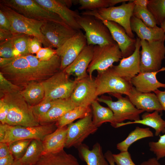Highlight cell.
<instances>
[{"label": "cell", "instance_id": "cell-1", "mask_svg": "<svg viewBox=\"0 0 165 165\" xmlns=\"http://www.w3.org/2000/svg\"><path fill=\"white\" fill-rule=\"evenodd\" d=\"M21 91V90H13L5 94L1 98L4 99L9 107L6 124L25 127L40 125Z\"/></svg>", "mask_w": 165, "mask_h": 165}, {"label": "cell", "instance_id": "cell-2", "mask_svg": "<svg viewBox=\"0 0 165 165\" xmlns=\"http://www.w3.org/2000/svg\"><path fill=\"white\" fill-rule=\"evenodd\" d=\"M0 9L9 20L13 35L24 34L35 37L45 47L52 48L41 31L43 22L32 20L20 14L9 7L0 3Z\"/></svg>", "mask_w": 165, "mask_h": 165}, {"label": "cell", "instance_id": "cell-3", "mask_svg": "<svg viewBox=\"0 0 165 165\" xmlns=\"http://www.w3.org/2000/svg\"><path fill=\"white\" fill-rule=\"evenodd\" d=\"M135 5L132 0L128 3H122L120 5L83 12L82 15L93 16L99 20H104L115 22L125 30L127 35L134 38V35L130 26V19L133 16Z\"/></svg>", "mask_w": 165, "mask_h": 165}, {"label": "cell", "instance_id": "cell-4", "mask_svg": "<svg viewBox=\"0 0 165 165\" xmlns=\"http://www.w3.org/2000/svg\"><path fill=\"white\" fill-rule=\"evenodd\" d=\"M0 3L28 18L43 22L53 21L68 25L57 15L42 7L34 0H1Z\"/></svg>", "mask_w": 165, "mask_h": 165}, {"label": "cell", "instance_id": "cell-5", "mask_svg": "<svg viewBox=\"0 0 165 165\" xmlns=\"http://www.w3.org/2000/svg\"><path fill=\"white\" fill-rule=\"evenodd\" d=\"M77 22L85 32L87 45L103 46L116 43L107 27L95 17L82 15Z\"/></svg>", "mask_w": 165, "mask_h": 165}, {"label": "cell", "instance_id": "cell-6", "mask_svg": "<svg viewBox=\"0 0 165 165\" xmlns=\"http://www.w3.org/2000/svg\"><path fill=\"white\" fill-rule=\"evenodd\" d=\"M122 58V53L116 43L103 46L94 45L92 59L87 70L88 74L92 77L94 71L97 73L104 72Z\"/></svg>", "mask_w": 165, "mask_h": 165}, {"label": "cell", "instance_id": "cell-7", "mask_svg": "<svg viewBox=\"0 0 165 165\" xmlns=\"http://www.w3.org/2000/svg\"><path fill=\"white\" fill-rule=\"evenodd\" d=\"M63 70H59L41 82L45 92L44 98L51 100L70 97L77 81L72 80Z\"/></svg>", "mask_w": 165, "mask_h": 165}, {"label": "cell", "instance_id": "cell-8", "mask_svg": "<svg viewBox=\"0 0 165 165\" xmlns=\"http://www.w3.org/2000/svg\"><path fill=\"white\" fill-rule=\"evenodd\" d=\"M164 41L148 42L141 40L140 72L157 71L165 58Z\"/></svg>", "mask_w": 165, "mask_h": 165}, {"label": "cell", "instance_id": "cell-9", "mask_svg": "<svg viewBox=\"0 0 165 165\" xmlns=\"http://www.w3.org/2000/svg\"><path fill=\"white\" fill-rule=\"evenodd\" d=\"M112 95L117 99L116 101L111 99L98 97L99 102L106 104L112 111L114 118V126L126 120L135 121L140 120V115L144 111L137 108L131 102L127 96L124 97L119 94Z\"/></svg>", "mask_w": 165, "mask_h": 165}, {"label": "cell", "instance_id": "cell-10", "mask_svg": "<svg viewBox=\"0 0 165 165\" xmlns=\"http://www.w3.org/2000/svg\"><path fill=\"white\" fill-rule=\"evenodd\" d=\"M6 135L2 142L8 144L22 140L38 139L42 141L47 135L57 128L55 123L32 127L13 126L6 124Z\"/></svg>", "mask_w": 165, "mask_h": 165}, {"label": "cell", "instance_id": "cell-11", "mask_svg": "<svg viewBox=\"0 0 165 165\" xmlns=\"http://www.w3.org/2000/svg\"><path fill=\"white\" fill-rule=\"evenodd\" d=\"M95 81L98 97L105 93L127 96L133 87L130 82L116 75L111 68L102 72L97 73Z\"/></svg>", "mask_w": 165, "mask_h": 165}, {"label": "cell", "instance_id": "cell-12", "mask_svg": "<svg viewBox=\"0 0 165 165\" xmlns=\"http://www.w3.org/2000/svg\"><path fill=\"white\" fill-rule=\"evenodd\" d=\"M92 117L91 112L84 118L68 125L65 147L77 148L89 135L97 131L98 128L93 124Z\"/></svg>", "mask_w": 165, "mask_h": 165}, {"label": "cell", "instance_id": "cell-13", "mask_svg": "<svg viewBox=\"0 0 165 165\" xmlns=\"http://www.w3.org/2000/svg\"><path fill=\"white\" fill-rule=\"evenodd\" d=\"M41 31L52 47L57 49L79 31L67 25L55 21H47L43 22Z\"/></svg>", "mask_w": 165, "mask_h": 165}, {"label": "cell", "instance_id": "cell-14", "mask_svg": "<svg viewBox=\"0 0 165 165\" xmlns=\"http://www.w3.org/2000/svg\"><path fill=\"white\" fill-rule=\"evenodd\" d=\"M87 45L86 36L80 31L56 49V54L61 60L60 70H63L70 64Z\"/></svg>", "mask_w": 165, "mask_h": 165}, {"label": "cell", "instance_id": "cell-15", "mask_svg": "<svg viewBox=\"0 0 165 165\" xmlns=\"http://www.w3.org/2000/svg\"><path fill=\"white\" fill-rule=\"evenodd\" d=\"M98 97L95 79L88 75L77 81L70 98L75 106L87 107Z\"/></svg>", "mask_w": 165, "mask_h": 165}, {"label": "cell", "instance_id": "cell-16", "mask_svg": "<svg viewBox=\"0 0 165 165\" xmlns=\"http://www.w3.org/2000/svg\"><path fill=\"white\" fill-rule=\"evenodd\" d=\"M136 39L135 49L133 53L127 57L121 59L118 65L110 68L116 75L129 82L140 72L141 39L138 37Z\"/></svg>", "mask_w": 165, "mask_h": 165}, {"label": "cell", "instance_id": "cell-17", "mask_svg": "<svg viewBox=\"0 0 165 165\" xmlns=\"http://www.w3.org/2000/svg\"><path fill=\"white\" fill-rule=\"evenodd\" d=\"M46 10L57 15L69 26L78 31L82 28L77 19L80 16L77 12L72 10L61 0H34Z\"/></svg>", "mask_w": 165, "mask_h": 165}, {"label": "cell", "instance_id": "cell-18", "mask_svg": "<svg viewBox=\"0 0 165 165\" xmlns=\"http://www.w3.org/2000/svg\"><path fill=\"white\" fill-rule=\"evenodd\" d=\"M100 20L108 29L113 38L119 47L123 58L131 55L135 50L136 38L129 36L124 28L119 24L112 21Z\"/></svg>", "mask_w": 165, "mask_h": 165}, {"label": "cell", "instance_id": "cell-19", "mask_svg": "<svg viewBox=\"0 0 165 165\" xmlns=\"http://www.w3.org/2000/svg\"><path fill=\"white\" fill-rule=\"evenodd\" d=\"M94 47V45H87L75 60L64 70L68 75L74 76L75 81L89 75L87 70L92 59Z\"/></svg>", "mask_w": 165, "mask_h": 165}, {"label": "cell", "instance_id": "cell-20", "mask_svg": "<svg viewBox=\"0 0 165 165\" xmlns=\"http://www.w3.org/2000/svg\"><path fill=\"white\" fill-rule=\"evenodd\" d=\"M127 96L133 105L139 109L148 112L157 111L162 113L163 109L154 93H142L137 90L133 86Z\"/></svg>", "mask_w": 165, "mask_h": 165}, {"label": "cell", "instance_id": "cell-21", "mask_svg": "<svg viewBox=\"0 0 165 165\" xmlns=\"http://www.w3.org/2000/svg\"><path fill=\"white\" fill-rule=\"evenodd\" d=\"M164 71L165 67L157 71L140 72L132 79L131 83L137 90L142 93L154 92L159 88H165V83L159 82L156 78L158 73Z\"/></svg>", "mask_w": 165, "mask_h": 165}, {"label": "cell", "instance_id": "cell-22", "mask_svg": "<svg viewBox=\"0 0 165 165\" xmlns=\"http://www.w3.org/2000/svg\"><path fill=\"white\" fill-rule=\"evenodd\" d=\"M130 26L132 31L141 40L150 42L165 40V33L160 27L150 28L134 16L130 19Z\"/></svg>", "mask_w": 165, "mask_h": 165}, {"label": "cell", "instance_id": "cell-23", "mask_svg": "<svg viewBox=\"0 0 165 165\" xmlns=\"http://www.w3.org/2000/svg\"><path fill=\"white\" fill-rule=\"evenodd\" d=\"M75 107L70 97L54 100L49 111L40 117L38 121L41 125L55 123L65 113Z\"/></svg>", "mask_w": 165, "mask_h": 165}, {"label": "cell", "instance_id": "cell-24", "mask_svg": "<svg viewBox=\"0 0 165 165\" xmlns=\"http://www.w3.org/2000/svg\"><path fill=\"white\" fill-rule=\"evenodd\" d=\"M68 126L57 128L47 135L42 141V155L59 152L65 147L67 138Z\"/></svg>", "mask_w": 165, "mask_h": 165}, {"label": "cell", "instance_id": "cell-25", "mask_svg": "<svg viewBox=\"0 0 165 165\" xmlns=\"http://www.w3.org/2000/svg\"><path fill=\"white\" fill-rule=\"evenodd\" d=\"M133 124H140L152 128L155 130L156 136L161 133L165 134V120L162 118L161 114L157 111L145 112L141 116V119L139 120L117 123L116 128Z\"/></svg>", "mask_w": 165, "mask_h": 165}, {"label": "cell", "instance_id": "cell-26", "mask_svg": "<svg viewBox=\"0 0 165 165\" xmlns=\"http://www.w3.org/2000/svg\"><path fill=\"white\" fill-rule=\"evenodd\" d=\"M77 148L79 157L87 165H110L99 143L95 144L91 150L87 145L83 144Z\"/></svg>", "mask_w": 165, "mask_h": 165}, {"label": "cell", "instance_id": "cell-27", "mask_svg": "<svg viewBox=\"0 0 165 165\" xmlns=\"http://www.w3.org/2000/svg\"><path fill=\"white\" fill-rule=\"evenodd\" d=\"M34 165H80L77 159L63 149L56 152L42 155Z\"/></svg>", "mask_w": 165, "mask_h": 165}, {"label": "cell", "instance_id": "cell-28", "mask_svg": "<svg viewBox=\"0 0 165 165\" xmlns=\"http://www.w3.org/2000/svg\"><path fill=\"white\" fill-rule=\"evenodd\" d=\"M21 92L25 100L30 106L39 103L45 96L44 90L41 82H30Z\"/></svg>", "mask_w": 165, "mask_h": 165}, {"label": "cell", "instance_id": "cell-29", "mask_svg": "<svg viewBox=\"0 0 165 165\" xmlns=\"http://www.w3.org/2000/svg\"><path fill=\"white\" fill-rule=\"evenodd\" d=\"M99 102L96 100L91 105L92 110L93 124L98 128L103 123L109 122L114 127V118L112 111L109 108L101 105Z\"/></svg>", "mask_w": 165, "mask_h": 165}, {"label": "cell", "instance_id": "cell-30", "mask_svg": "<svg viewBox=\"0 0 165 165\" xmlns=\"http://www.w3.org/2000/svg\"><path fill=\"white\" fill-rule=\"evenodd\" d=\"M153 134L149 128L136 127L131 131L127 138L116 145L117 148L120 152L128 151L131 145L135 141L143 138L153 137Z\"/></svg>", "mask_w": 165, "mask_h": 165}, {"label": "cell", "instance_id": "cell-31", "mask_svg": "<svg viewBox=\"0 0 165 165\" xmlns=\"http://www.w3.org/2000/svg\"><path fill=\"white\" fill-rule=\"evenodd\" d=\"M43 152L42 141L33 139L31 142L24 155L18 160L25 165H34L42 155Z\"/></svg>", "mask_w": 165, "mask_h": 165}, {"label": "cell", "instance_id": "cell-32", "mask_svg": "<svg viewBox=\"0 0 165 165\" xmlns=\"http://www.w3.org/2000/svg\"><path fill=\"white\" fill-rule=\"evenodd\" d=\"M91 112L90 106H76L65 113L55 123L57 128L67 126L75 120L86 117Z\"/></svg>", "mask_w": 165, "mask_h": 165}, {"label": "cell", "instance_id": "cell-33", "mask_svg": "<svg viewBox=\"0 0 165 165\" xmlns=\"http://www.w3.org/2000/svg\"><path fill=\"white\" fill-rule=\"evenodd\" d=\"M147 8L160 26L165 21V0H148Z\"/></svg>", "mask_w": 165, "mask_h": 165}, {"label": "cell", "instance_id": "cell-34", "mask_svg": "<svg viewBox=\"0 0 165 165\" xmlns=\"http://www.w3.org/2000/svg\"><path fill=\"white\" fill-rule=\"evenodd\" d=\"M29 37V36L24 34L14 35L12 39L14 57L25 56L30 54L28 48V43Z\"/></svg>", "mask_w": 165, "mask_h": 165}, {"label": "cell", "instance_id": "cell-35", "mask_svg": "<svg viewBox=\"0 0 165 165\" xmlns=\"http://www.w3.org/2000/svg\"><path fill=\"white\" fill-rule=\"evenodd\" d=\"M32 140H20L8 144L11 153L15 160H19L23 156Z\"/></svg>", "mask_w": 165, "mask_h": 165}, {"label": "cell", "instance_id": "cell-36", "mask_svg": "<svg viewBox=\"0 0 165 165\" xmlns=\"http://www.w3.org/2000/svg\"><path fill=\"white\" fill-rule=\"evenodd\" d=\"M79 9L93 10L114 6L113 0H79Z\"/></svg>", "mask_w": 165, "mask_h": 165}, {"label": "cell", "instance_id": "cell-37", "mask_svg": "<svg viewBox=\"0 0 165 165\" xmlns=\"http://www.w3.org/2000/svg\"><path fill=\"white\" fill-rule=\"evenodd\" d=\"M133 16L140 19L146 25L151 28L157 26L155 20L147 8L135 5Z\"/></svg>", "mask_w": 165, "mask_h": 165}, {"label": "cell", "instance_id": "cell-38", "mask_svg": "<svg viewBox=\"0 0 165 165\" xmlns=\"http://www.w3.org/2000/svg\"><path fill=\"white\" fill-rule=\"evenodd\" d=\"M54 101V100L44 98L37 104L30 106L34 116L38 120L40 117L49 111L53 105Z\"/></svg>", "mask_w": 165, "mask_h": 165}, {"label": "cell", "instance_id": "cell-39", "mask_svg": "<svg viewBox=\"0 0 165 165\" xmlns=\"http://www.w3.org/2000/svg\"><path fill=\"white\" fill-rule=\"evenodd\" d=\"M149 150L153 152L158 160L165 157V134L160 136L157 141L148 143Z\"/></svg>", "mask_w": 165, "mask_h": 165}, {"label": "cell", "instance_id": "cell-40", "mask_svg": "<svg viewBox=\"0 0 165 165\" xmlns=\"http://www.w3.org/2000/svg\"><path fill=\"white\" fill-rule=\"evenodd\" d=\"M16 90H21V88L7 79L0 72V98L5 94Z\"/></svg>", "mask_w": 165, "mask_h": 165}, {"label": "cell", "instance_id": "cell-41", "mask_svg": "<svg viewBox=\"0 0 165 165\" xmlns=\"http://www.w3.org/2000/svg\"><path fill=\"white\" fill-rule=\"evenodd\" d=\"M113 160L117 165H136L132 160L128 151L120 152L117 154H112Z\"/></svg>", "mask_w": 165, "mask_h": 165}, {"label": "cell", "instance_id": "cell-42", "mask_svg": "<svg viewBox=\"0 0 165 165\" xmlns=\"http://www.w3.org/2000/svg\"><path fill=\"white\" fill-rule=\"evenodd\" d=\"M12 38L0 43V57L9 58L15 57L13 53Z\"/></svg>", "mask_w": 165, "mask_h": 165}, {"label": "cell", "instance_id": "cell-43", "mask_svg": "<svg viewBox=\"0 0 165 165\" xmlns=\"http://www.w3.org/2000/svg\"><path fill=\"white\" fill-rule=\"evenodd\" d=\"M56 54V50L50 47H45L41 48L36 53V56L41 61H47Z\"/></svg>", "mask_w": 165, "mask_h": 165}, {"label": "cell", "instance_id": "cell-44", "mask_svg": "<svg viewBox=\"0 0 165 165\" xmlns=\"http://www.w3.org/2000/svg\"><path fill=\"white\" fill-rule=\"evenodd\" d=\"M41 44L37 38L34 37H30L28 43V48L30 54H36L42 48Z\"/></svg>", "mask_w": 165, "mask_h": 165}, {"label": "cell", "instance_id": "cell-45", "mask_svg": "<svg viewBox=\"0 0 165 165\" xmlns=\"http://www.w3.org/2000/svg\"><path fill=\"white\" fill-rule=\"evenodd\" d=\"M9 111V107L3 98L0 99V121L1 123L6 124Z\"/></svg>", "mask_w": 165, "mask_h": 165}, {"label": "cell", "instance_id": "cell-46", "mask_svg": "<svg viewBox=\"0 0 165 165\" xmlns=\"http://www.w3.org/2000/svg\"><path fill=\"white\" fill-rule=\"evenodd\" d=\"M0 29L11 31L10 22L3 12L0 9Z\"/></svg>", "mask_w": 165, "mask_h": 165}, {"label": "cell", "instance_id": "cell-47", "mask_svg": "<svg viewBox=\"0 0 165 165\" xmlns=\"http://www.w3.org/2000/svg\"><path fill=\"white\" fill-rule=\"evenodd\" d=\"M13 36L10 31L0 29V43L11 39Z\"/></svg>", "mask_w": 165, "mask_h": 165}, {"label": "cell", "instance_id": "cell-48", "mask_svg": "<svg viewBox=\"0 0 165 165\" xmlns=\"http://www.w3.org/2000/svg\"><path fill=\"white\" fill-rule=\"evenodd\" d=\"M11 154L9 145L5 142H0V158Z\"/></svg>", "mask_w": 165, "mask_h": 165}, {"label": "cell", "instance_id": "cell-49", "mask_svg": "<svg viewBox=\"0 0 165 165\" xmlns=\"http://www.w3.org/2000/svg\"><path fill=\"white\" fill-rule=\"evenodd\" d=\"M154 93L156 94L163 111H165V90L162 91L157 89Z\"/></svg>", "mask_w": 165, "mask_h": 165}, {"label": "cell", "instance_id": "cell-50", "mask_svg": "<svg viewBox=\"0 0 165 165\" xmlns=\"http://www.w3.org/2000/svg\"><path fill=\"white\" fill-rule=\"evenodd\" d=\"M15 160L12 155L0 158V165H13Z\"/></svg>", "mask_w": 165, "mask_h": 165}, {"label": "cell", "instance_id": "cell-51", "mask_svg": "<svg viewBox=\"0 0 165 165\" xmlns=\"http://www.w3.org/2000/svg\"><path fill=\"white\" fill-rule=\"evenodd\" d=\"M138 165H162L158 161L156 158L153 157L144 161Z\"/></svg>", "mask_w": 165, "mask_h": 165}, {"label": "cell", "instance_id": "cell-52", "mask_svg": "<svg viewBox=\"0 0 165 165\" xmlns=\"http://www.w3.org/2000/svg\"><path fill=\"white\" fill-rule=\"evenodd\" d=\"M132 1L135 5L143 8H147L148 0H132Z\"/></svg>", "mask_w": 165, "mask_h": 165}, {"label": "cell", "instance_id": "cell-53", "mask_svg": "<svg viewBox=\"0 0 165 165\" xmlns=\"http://www.w3.org/2000/svg\"><path fill=\"white\" fill-rule=\"evenodd\" d=\"M104 155L110 165H116L113 160L112 153L111 151H107L104 154Z\"/></svg>", "mask_w": 165, "mask_h": 165}, {"label": "cell", "instance_id": "cell-54", "mask_svg": "<svg viewBox=\"0 0 165 165\" xmlns=\"http://www.w3.org/2000/svg\"><path fill=\"white\" fill-rule=\"evenodd\" d=\"M16 57L9 58L0 57V67L6 65L12 62Z\"/></svg>", "mask_w": 165, "mask_h": 165}, {"label": "cell", "instance_id": "cell-55", "mask_svg": "<svg viewBox=\"0 0 165 165\" xmlns=\"http://www.w3.org/2000/svg\"><path fill=\"white\" fill-rule=\"evenodd\" d=\"M6 133V124H0V142H2L4 140Z\"/></svg>", "mask_w": 165, "mask_h": 165}, {"label": "cell", "instance_id": "cell-56", "mask_svg": "<svg viewBox=\"0 0 165 165\" xmlns=\"http://www.w3.org/2000/svg\"><path fill=\"white\" fill-rule=\"evenodd\" d=\"M64 4L69 8L72 4V1L71 0H61Z\"/></svg>", "mask_w": 165, "mask_h": 165}, {"label": "cell", "instance_id": "cell-57", "mask_svg": "<svg viewBox=\"0 0 165 165\" xmlns=\"http://www.w3.org/2000/svg\"><path fill=\"white\" fill-rule=\"evenodd\" d=\"M13 165H25L21 163L18 160H15V162Z\"/></svg>", "mask_w": 165, "mask_h": 165}, {"label": "cell", "instance_id": "cell-58", "mask_svg": "<svg viewBox=\"0 0 165 165\" xmlns=\"http://www.w3.org/2000/svg\"><path fill=\"white\" fill-rule=\"evenodd\" d=\"M160 26V27L163 29L165 33V21Z\"/></svg>", "mask_w": 165, "mask_h": 165}, {"label": "cell", "instance_id": "cell-59", "mask_svg": "<svg viewBox=\"0 0 165 165\" xmlns=\"http://www.w3.org/2000/svg\"></svg>", "mask_w": 165, "mask_h": 165}]
</instances>
